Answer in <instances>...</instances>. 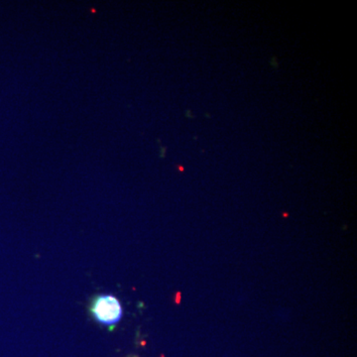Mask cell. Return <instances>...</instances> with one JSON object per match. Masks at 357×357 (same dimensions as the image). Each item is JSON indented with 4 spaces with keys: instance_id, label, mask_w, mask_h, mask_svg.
Returning <instances> with one entry per match:
<instances>
[{
    "instance_id": "1",
    "label": "cell",
    "mask_w": 357,
    "mask_h": 357,
    "mask_svg": "<svg viewBox=\"0 0 357 357\" xmlns=\"http://www.w3.org/2000/svg\"><path fill=\"white\" fill-rule=\"evenodd\" d=\"M91 314L100 325L112 326L122 318L121 302L114 296L98 295L91 302Z\"/></svg>"
}]
</instances>
